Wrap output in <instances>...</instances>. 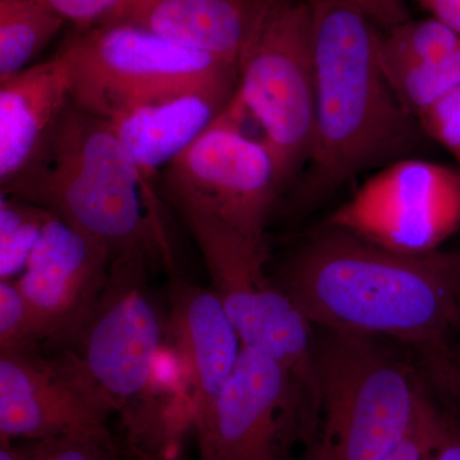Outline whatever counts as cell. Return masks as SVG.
Here are the masks:
<instances>
[{
  "mask_svg": "<svg viewBox=\"0 0 460 460\" xmlns=\"http://www.w3.org/2000/svg\"><path fill=\"white\" fill-rule=\"evenodd\" d=\"M429 366L460 411V361L447 348L428 356Z\"/></svg>",
  "mask_w": 460,
  "mask_h": 460,
  "instance_id": "obj_26",
  "label": "cell"
},
{
  "mask_svg": "<svg viewBox=\"0 0 460 460\" xmlns=\"http://www.w3.org/2000/svg\"><path fill=\"white\" fill-rule=\"evenodd\" d=\"M316 358L319 422L305 460L385 459L429 402L416 371L377 338L329 330Z\"/></svg>",
  "mask_w": 460,
  "mask_h": 460,
  "instance_id": "obj_4",
  "label": "cell"
},
{
  "mask_svg": "<svg viewBox=\"0 0 460 460\" xmlns=\"http://www.w3.org/2000/svg\"><path fill=\"white\" fill-rule=\"evenodd\" d=\"M146 255L111 260L102 298L71 348L122 414L128 434L162 419L178 368L165 338V321L148 296Z\"/></svg>",
  "mask_w": 460,
  "mask_h": 460,
  "instance_id": "obj_5",
  "label": "cell"
},
{
  "mask_svg": "<svg viewBox=\"0 0 460 460\" xmlns=\"http://www.w3.org/2000/svg\"><path fill=\"white\" fill-rule=\"evenodd\" d=\"M66 22L86 30L115 23L129 0H36Z\"/></svg>",
  "mask_w": 460,
  "mask_h": 460,
  "instance_id": "obj_25",
  "label": "cell"
},
{
  "mask_svg": "<svg viewBox=\"0 0 460 460\" xmlns=\"http://www.w3.org/2000/svg\"><path fill=\"white\" fill-rule=\"evenodd\" d=\"M198 460H290L316 425L296 377L243 345L213 404L192 420Z\"/></svg>",
  "mask_w": 460,
  "mask_h": 460,
  "instance_id": "obj_9",
  "label": "cell"
},
{
  "mask_svg": "<svg viewBox=\"0 0 460 460\" xmlns=\"http://www.w3.org/2000/svg\"><path fill=\"white\" fill-rule=\"evenodd\" d=\"M66 22L36 0H0V83L31 66Z\"/></svg>",
  "mask_w": 460,
  "mask_h": 460,
  "instance_id": "obj_17",
  "label": "cell"
},
{
  "mask_svg": "<svg viewBox=\"0 0 460 460\" xmlns=\"http://www.w3.org/2000/svg\"><path fill=\"white\" fill-rule=\"evenodd\" d=\"M111 265L104 247L51 215L16 280L44 344H72L107 288Z\"/></svg>",
  "mask_w": 460,
  "mask_h": 460,
  "instance_id": "obj_12",
  "label": "cell"
},
{
  "mask_svg": "<svg viewBox=\"0 0 460 460\" xmlns=\"http://www.w3.org/2000/svg\"><path fill=\"white\" fill-rule=\"evenodd\" d=\"M313 25L314 140L295 204L316 208L363 172L420 157L429 141L381 63L380 26L356 0H307Z\"/></svg>",
  "mask_w": 460,
  "mask_h": 460,
  "instance_id": "obj_2",
  "label": "cell"
},
{
  "mask_svg": "<svg viewBox=\"0 0 460 460\" xmlns=\"http://www.w3.org/2000/svg\"><path fill=\"white\" fill-rule=\"evenodd\" d=\"M113 404L71 348L0 352V438L113 441Z\"/></svg>",
  "mask_w": 460,
  "mask_h": 460,
  "instance_id": "obj_11",
  "label": "cell"
},
{
  "mask_svg": "<svg viewBox=\"0 0 460 460\" xmlns=\"http://www.w3.org/2000/svg\"><path fill=\"white\" fill-rule=\"evenodd\" d=\"M27 445L29 460H114L118 454L114 441L93 438H51Z\"/></svg>",
  "mask_w": 460,
  "mask_h": 460,
  "instance_id": "obj_23",
  "label": "cell"
},
{
  "mask_svg": "<svg viewBox=\"0 0 460 460\" xmlns=\"http://www.w3.org/2000/svg\"><path fill=\"white\" fill-rule=\"evenodd\" d=\"M325 223L402 252L440 250L460 229V169L398 160L368 177Z\"/></svg>",
  "mask_w": 460,
  "mask_h": 460,
  "instance_id": "obj_10",
  "label": "cell"
},
{
  "mask_svg": "<svg viewBox=\"0 0 460 460\" xmlns=\"http://www.w3.org/2000/svg\"><path fill=\"white\" fill-rule=\"evenodd\" d=\"M384 71L402 107L417 119L438 100L459 89L460 47L431 62Z\"/></svg>",
  "mask_w": 460,
  "mask_h": 460,
  "instance_id": "obj_19",
  "label": "cell"
},
{
  "mask_svg": "<svg viewBox=\"0 0 460 460\" xmlns=\"http://www.w3.org/2000/svg\"><path fill=\"white\" fill-rule=\"evenodd\" d=\"M314 326L392 338L429 354L460 323V252L392 250L323 223L272 278Z\"/></svg>",
  "mask_w": 460,
  "mask_h": 460,
  "instance_id": "obj_1",
  "label": "cell"
},
{
  "mask_svg": "<svg viewBox=\"0 0 460 460\" xmlns=\"http://www.w3.org/2000/svg\"><path fill=\"white\" fill-rule=\"evenodd\" d=\"M229 104L215 96L195 93L136 109L111 123L148 184L159 169L183 153Z\"/></svg>",
  "mask_w": 460,
  "mask_h": 460,
  "instance_id": "obj_16",
  "label": "cell"
},
{
  "mask_svg": "<svg viewBox=\"0 0 460 460\" xmlns=\"http://www.w3.org/2000/svg\"><path fill=\"white\" fill-rule=\"evenodd\" d=\"M232 105L250 114L283 190L304 171L314 140L313 25L307 0H263L238 62Z\"/></svg>",
  "mask_w": 460,
  "mask_h": 460,
  "instance_id": "obj_8",
  "label": "cell"
},
{
  "mask_svg": "<svg viewBox=\"0 0 460 460\" xmlns=\"http://www.w3.org/2000/svg\"><path fill=\"white\" fill-rule=\"evenodd\" d=\"M62 51L71 68L72 102L109 122L195 93L232 102L237 91L235 63L187 49L131 23L86 30Z\"/></svg>",
  "mask_w": 460,
  "mask_h": 460,
  "instance_id": "obj_6",
  "label": "cell"
},
{
  "mask_svg": "<svg viewBox=\"0 0 460 460\" xmlns=\"http://www.w3.org/2000/svg\"><path fill=\"white\" fill-rule=\"evenodd\" d=\"M44 344L31 307L14 279H0V352L36 350Z\"/></svg>",
  "mask_w": 460,
  "mask_h": 460,
  "instance_id": "obj_21",
  "label": "cell"
},
{
  "mask_svg": "<svg viewBox=\"0 0 460 460\" xmlns=\"http://www.w3.org/2000/svg\"><path fill=\"white\" fill-rule=\"evenodd\" d=\"M432 16L460 33V0H417Z\"/></svg>",
  "mask_w": 460,
  "mask_h": 460,
  "instance_id": "obj_29",
  "label": "cell"
},
{
  "mask_svg": "<svg viewBox=\"0 0 460 460\" xmlns=\"http://www.w3.org/2000/svg\"><path fill=\"white\" fill-rule=\"evenodd\" d=\"M148 193L113 124L71 102L40 168L8 196L49 211L111 260L138 253L171 261L159 219L145 211Z\"/></svg>",
  "mask_w": 460,
  "mask_h": 460,
  "instance_id": "obj_3",
  "label": "cell"
},
{
  "mask_svg": "<svg viewBox=\"0 0 460 460\" xmlns=\"http://www.w3.org/2000/svg\"><path fill=\"white\" fill-rule=\"evenodd\" d=\"M356 2L380 26V29L383 27L389 30L410 20L402 0H356Z\"/></svg>",
  "mask_w": 460,
  "mask_h": 460,
  "instance_id": "obj_27",
  "label": "cell"
},
{
  "mask_svg": "<svg viewBox=\"0 0 460 460\" xmlns=\"http://www.w3.org/2000/svg\"><path fill=\"white\" fill-rule=\"evenodd\" d=\"M166 343L177 354L190 395L192 420L210 407L241 356L243 344L217 293L172 274Z\"/></svg>",
  "mask_w": 460,
  "mask_h": 460,
  "instance_id": "obj_14",
  "label": "cell"
},
{
  "mask_svg": "<svg viewBox=\"0 0 460 460\" xmlns=\"http://www.w3.org/2000/svg\"><path fill=\"white\" fill-rule=\"evenodd\" d=\"M263 0H129L115 23L238 65Z\"/></svg>",
  "mask_w": 460,
  "mask_h": 460,
  "instance_id": "obj_15",
  "label": "cell"
},
{
  "mask_svg": "<svg viewBox=\"0 0 460 460\" xmlns=\"http://www.w3.org/2000/svg\"><path fill=\"white\" fill-rule=\"evenodd\" d=\"M71 102V68L62 50L0 83L2 195H14L40 168Z\"/></svg>",
  "mask_w": 460,
  "mask_h": 460,
  "instance_id": "obj_13",
  "label": "cell"
},
{
  "mask_svg": "<svg viewBox=\"0 0 460 460\" xmlns=\"http://www.w3.org/2000/svg\"><path fill=\"white\" fill-rule=\"evenodd\" d=\"M0 460H29V445L26 440L0 438Z\"/></svg>",
  "mask_w": 460,
  "mask_h": 460,
  "instance_id": "obj_30",
  "label": "cell"
},
{
  "mask_svg": "<svg viewBox=\"0 0 460 460\" xmlns=\"http://www.w3.org/2000/svg\"><path fill=\"white\" fill-rule=\"evenodd\" d=\"M459 252H460V251H459Z\"/></svg>",
  "mask_w": 460,
  "mask_h": 460,
  "instance_id": "obj_33",
  "label": "cell"
},
{
  "mask_svg": "<svg viewBox=\"0 0 460 460\" xmlns=\"http://www.w3.org/2000/svg\"><path fill=\"white\" fill-rule=\"evenodd\" d=\"M443 420L444 413L429 399L410 434L384 460H435Z\"/></svg>",
  "mask_w": 460,
  "mask_h": 460,
  "instance_id": "obj_24",
  "label": "cell"
},
{
  "mask_svg": "<svg viewBox=\"0 0 460 460\" xmlns=\"http://www.w3.org/2000/svg\"><path fill=\"white\" fill-rule=\"evenodd\" d=\"M460 47V33L432 16L407 20L383 32L381 63L384 69L431 62Z\"/></svg>",
  "mask_w": 460,
  "mask_h": 460,
  "instance_id": "obj_18",
  "label": "cell"
},
{
  "mask_svg": "<svg viewBox=\"0 0 460 460\" xmlns=\"http://www.w3.org/2000/svg\"><path fill=\"white\" fill-rule=\"evenodd\" d=\"M456 332H458V334H459V345H458V349H456V352H454V354H456V358H458L460 361V323H459L458 328H456Z\"/></svg>",
  "mask_w": 460,
  "mask_h": 460,
  "instance_id": "obj_32",
  "label": "cell"
},
{
  "mask_svg": "<svg viewBox=\"0 0 460 460\" xmlns=\"http://www.w3.org/2000/svg\"><path fill=\"white\" fill-rule=\"evenodd\" d=\"M49 211L16 196H0V275L12 279L25 269L40 238Z\"/></svg>",
  "mask_w": 460,
  "mask_h": 460,
  "instance_id": "obj_20",
  "label": "cell"
},
{
  "mask_svg": "<svg viewBox=\"0 0 460 460\" xmlns=\"http://www.w3.org/2000/svg\"><path fill=\"white\" fill-rule=\"evenodd\" d=\"M114 460H150L147 458H145V456H140V454L133 453L131 450H129V454L127 456H119V454H117V456H115Z\"/></svg>",
  "mask_w": 460,
  "mask_h": 460,
  "instance_id": "obj_31",
  "label": "cell"
},
{
  "mask_svg": "<svg viewBox=\"0 0 460 460\" xmlns=\"http://www.w3.org/2000/svg\"><path fill=\"white\" fill-rule=\"evenodd\" d=\"M429 141L443 146L460 165V87L417 118Z\"/></svg>",
  "mask_w": 460,
  "mask_h": 460,
  "instance_id": "obj_22",
  "label": "cell"
},
{
  "mask_svg": "<svg viewBox=\"0 0 460 460\" xmlns=\"http://www.w3.org/2000/svg\"><path fill=\"white\" fill-rule=\"evenodd\" d=\"M242 122L226 108L163 169V187L196 244L235 242L268 253L266 226L283 187L268 147Z\"/></svg>",
  "mask_w": 460,
  "mask_h": 460,
  "instance_id": "obj_7",
  "label": "cell"
},
{
  "mask_svg": "<svg viewBox=\"0 0 460 460\" xmlns=\"http://www.w3.org/2000/svg\"><path fill=\"white\" fill-rule=\"evenodd\" d=\"M435 460H460V422L445 414L436 445Z\"/></svg>",
  "mask_w": 460,
  "mask_h": 460,
  "instance_id": "obj_28",
  "label": "cell"
}]
</instances>
